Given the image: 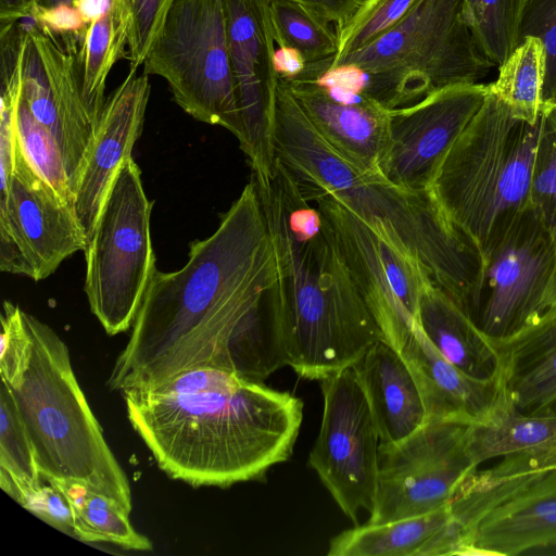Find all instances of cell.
<instances>
[{
    "instance_id": "1",
    "label": "cell",
    "mask_w": 556,
    "mask_h": 556,
    "mask_svg": "<svg viewBox=\"0 0 556 556\" xmlns=\"http://www.w3.org/2000/svg\"><path fill=\"white\" fill-rule=\"evenodd\" d=\"M188 256L179 270L154 271L109 377L112 390L150 389L198 367L263 382L283 366L266 304L274 245L252 179Z\"/></svg>"
},
{
    "instance_id": "2",
    "label": "cell",
    "mask_w": 556,
    "mask_h": 556,
    "mask_svg": "<svg viewBox=\"0 0 556 556\" xmlns=\"http://www.w3.org/2000/svg\"><path fill=\"white\" fill-rule=\"evenodd\" d=\"M122 394L160 469L193 486L264 478L291 456L303 419L298 396L217 368L199 389Z\"/></svg>"
},
{
    "instance_id": "3",
    "label": "cell",
    "mask_w": 556,
    "mask_h": 556,
    "mask_svg": "<svg viewBox=\"0 0 556 556\" xmlns=\"http://www.w3.org/2000/svg\"><path fill=\"white\" fill-rule=\"evenodd\" d=\"M274 139L276 161L306 201L323 194L341 201L382 238L416 260L468 314L483 270V252L446 216L431 190L401 189L346 160L314 127L278 75Z\"/></svg>"
},
{
    "instance_id": "4",
    "label": "cell",
    "mask_w": 556,
    "mask_h": 556,
    "mask_svg": "<svg viewBox=\"0 0 556 556\" xmlns=\"http://www.w3.org/2000/svg\"><path fill=\"white\" fill-rule=\"evenodd\" d=\"M256 189L277 266L266 296L271 334L283 365L320 381L352 367L382 336L323 218L319 229L302 232L274 178Z\"/></svg>"
},
{
    "instance_id": "5",
    "label": "cell",
    "mask_w": 556,
    "mask_h": 556,
    "mask_svg": "<svg viewBox=\"0 0 556 556\" xmlns=\"http://www.w3.org/2000/svg\"><path fill=\"white\" fill-rule=\"evenodd\" d=\"M31 357L12 389L42 480H73L131 511L126 473L109 447L73 370L70 350L47 324L26 313Z\"/></svg>"
},
{
    "instance_id": "6",
    "label": "cell",
    "mask_w": 556,
    "mask_h": 556,
    "mask_svg": "<svg viewBox=\"0 0 556 556\" xmlns=\"http://www.w3.org/2000/svg\"><path fill=\"white\" fill-rule=\"evenodd\" d=\"M541 129L516 118L489 89L484 103L440 164L431 191L446 216L484 254L529 205Z\"/></svg>"
},
{
    "instance_id": "7",
    "label": "cell",
    "mask_w": 556,
    "mask_h": 556,
    "mask_svg": "<svg viewBox=\"0 0 556 556\" xmlns=\"http://www.w3.org/2000/svg\"><path fill=\"white\" fill-rule=\"evenodd\" d=\"M342 64L361 67L367 76L364 93L389 111L478 83L495 66L464 18L463 0H420L368 45L334 61L306 64L300 77L313 79Z\"/></svg>"
},
{
    "instance_id": "8",
    "label": "cell",
    "mask_w": 556,
    "mask_h": 556,
    "mask_svg": "<svg viewBox=\"0 0 556 556\" xmlns=\"http://www.w3.org/2000/svg\"><path fill=\"white\" fill-rule=\"evenodd\" d=\"M197 121L243 138L224 0H174L143 61Z\"/></svg>"
},
{
    "instance_id": "9",
    "label": "cell",
    "mask_w": 556,
    "mask_h": 556,
    "mask_svg": "<svg viewBox=\"0 0 556 556\" xmlns=\"http://www.w3.org/2000/svg\"><path fill=\"white\" fill-rule=\"evenodd\" d=\"M153 201L132 156L118 169L86 249L85 291L105 332L134 324L155 267L150 235Z\"/></svg>"
},
{
    "instance_id": "10",
    "label": "cell",
    "mask_w": 556,
    "mask_h": 556,
    "mask_svg": "<svg viewBox=\"0 0 556 556\" xmlns=\"http://www.w3.org/2000/svg\"><path fill=\"white\" fill-rule=\"evenodd\" d=\"M555 304L556 240L528 205L484 254L468 316L490 340H501Z\"/></svg>"
},
{
    "instance_id": "11",
    "label": "cell",
    "mask_w": 556,
    "mask_h": 556,
    "mask_svg": "<svg viewBox=\"0 0 556 556\" xmlns=\"http://www.w3.org/2000/svg\"><path fill=\"white\" fill-rule=\"evenodd\" d=\"M458 555H518L556 546V467L477 484L450 503Z\"/></svg>"
},
{
    "instance_id": "12",
    "label": "cell",
    "mask_w": 556,
    "mask_h": 556,
    "mask_svg": "<svg viewBox=\"0 0 556 556\" xmlns=\"http://www.w3.org/2000/svg\"><path fill=\"white\" fill-rule=\"evenodd\" d=\"M468 426L427 421L396 443H380L376 496L367 522L381 523L448 506L479 468L469 452Z\"/></svg>"
},
{
    "instance_id": "13",
    "label": "cell",
    "mask_w": 556,
    "mask_h": 556,
    "mask_svg": "<svg viewBox=\"0 0 556 556\" xmlns=\"http://www.w3.org/2000/svg\"><path fill=\"white\" fill-rule=\"evenodd\" d=\"M311 202L319 211L382 341L394 349L418 321L426 270L338 199L323 194Z\"/></svg>"
},
{
    "instance_id": "14",
    "label": "cell",
    "mask_w": 556,
    "mask_h": 556,
    "mask_svg": "<svg viewBox=\"0 0 556 556\" xmlns=\"http://www.w3.org/2000/svg\"><path fill=\"white\" fill-rule=\"evenodd\" d=\"M324 409L308 464L343 514L357 525L374 507L379 432L352 367L320 380Z\"/></svg>"
},
{
    "instance_id": "15",
    "label": "cell",
    "mask_w": 556,
    "mask_h": 556,
    "mask_svg": "<svg viewBox=\"0 0 556 556\" xmlns=\"http://www.w3.org/2000/svg\"><path fill=\"white\" fill-rule=\"evenodd\" d=\"M85 248L73 204L33 168L17 141L10 186L0 197V270L39 281Z\"/></svg>"
},
{
    "instance_id": "16",
    "label": "cell",
    "mask_w": 556,
    "mask_h": 556,
    "mask_svg": "<svg viewBox=\"0 0 556 556\" xmlns=\"http://www.w3.org/2000/svg\"><path fill=\"white\" fill-rule=\"evenodd\" d=\"M229 53L241 114L239 142L252 180L268 188L275 167V89L271 65L276 47L265 0H224Z\"/></svg>"
},
{
    "instance_id": "17",
    "label": "cell",
    "mask_w": 556,
    "mask_h": 556,
    "mask_svg": "<svg viewBox=\"0 0 556 556\" xmlns=\"http://www.w3.org/2000/svg\"><path fill=\"white\" fill-rule=\"evenodd\" d=\"M77 50L61 43L35 20L24 27L21 94L34 117L55 139L74 197L97 127L79 90Z\"/></svg>"
},
{
    "instance_id": "18",
    "label": "cell",
    "mask_w": 556,
    "mask_h": 556,
    "mask_svg": "<svg viewBox=\"0 0 556 556\" xmlns=\"http://www.w3.org/2000/svg\"><path fill=\"white\" fill-rule=\"evenodd\" d=\"M488 93L489 85H456L413 105L389 111L390 139L380 175L404 190H431L444 156L481 109Z\"/></svg>"
},
{
    "instance_id": "19",
    "label": "cell",
    "mask_w": 556,
    "mask_h": 556,
    "mask_svg": "<svg viewBox=\"0 0 556 556\" xmlns=\"http://www.w3.org/2000/svg\"><path fill=\"white\" fill-rule=\"evenodd\" d=\"M149 96L148 75L131 67L105 100L74 197L86 247L118 169L140 137Z\"/></svg>"
},
{
    "instance_id": "20",
    "label": "cell",
    "mask_w": 556,
    "mask_h": 556,
    "mask_svg": "<svg viewBox=\"0 0 556 556\" xmlns=\"http://www.w3.org/2000/svg\"><path fill=\"white\" fill-rule=\"evenodd\" d=\"M394 350L417 383L427 421L481 424L505 399L501 379L480 380L458 369L433 346L418 324Z\"/></svg>"
},
{
    "instance_id": "21",
    "label": "cell",
    "mask_w": 556,
    "mask_h": 556,
    "mask_svg": "<svg viewBox=\"0 0 556 556\" xmlns=\"http://www.w3.org/2000/svg\"><path fill=\"white\" fill-rule=\"evenodd\" d=\"M285 80L329 144L362 170L381 176L379 167L390 139L389 110L365 93L343 102L311 79Z\"/></svg>"
},
{
    "instance_id": "22",
    "label": "cell",
    "mask_w": 556,
    "mask_h": 556,
    "mask_svg": "<svg viewBox=\"0 0 556 556\" xmlns=\"http://www.w3.org/2000/svg\"><path fill=\"white\" fill-rule=\"evenodd\" d=\"M490 341L513 407L525 415L556 417V304L518 332Z\"/></svg>"
},
{
    "instance_id": "23",
    "label": "cell",
    "mask_w": 556,
    "mask_h": 556,
    "mask_svg": "<svg viewBox=\"0 0 556 556\" xmlns=\"http://www.w3.org/2000/svg\"><path fill=\"white\" fill-rule=\"evenodd\" d=\"M382 444L396 443L427 422L417 383L401 355L383 341L353 366Z\"/></svg>"
},
{
    "instance_id": "24",
    "label": "cell",
    "mask_w": 556,
    "mask_h": 556,
    "mask_svg": "<svg viewBox=\"0 0 556 556\" xmlns=\"http://www.w3.org/2000/svg\"><path fill=\"white\" fill-rule=\"evenodd\" d=\"M458 535L450 505L414 517L358 526L330 540L329 556L457 555Z\"/></svg>"
},
{
    "instance_id": "25",
    "label": "cell",
    "mask_w": 556,
    "mask_h": 556,
    "mask_svg": "<svg viewBox=\"0 0 556 556\" xmlns=\"http://www.w3.org/2000/svg\"><path fill=\"white\" fill-rule=\"evenodd\" d=\"M417 324L453 365L480 380L500 379V357L491 341L425 271Z\"/></svg>"
},
{
    "instance_id": "26",
    "label": "cell",
    "mask_w": 556,
    "mask_h": 556,
    "mask_svg": "<svg viewBox=\"0 0 556 556\" xmlns=\"http://www.w3.org/2000/svg\"><path fill=\"white\" fill-rule=\"evenodd\" d=\"M130 17L124 0H109L105 10L88 24L75 53V70L84 103L98 124L105 103L110 71L128 46Z\"/></svg>"
},
{
    "instance_id": "27",
    "label": "cell",
    "mask_w": 556,
    "mask_h": 556,
    "mask_svg": "<svg viewBox=\"0 0 556 556\" xmlns=\"http://www.w3.org/2000/svg\"><path fill=\"white\" fill-rule=\"evenodd\" d=\"M467 442L475 463L556 443V417L525 415L505 397L484 422L469 425Z\"/></svg>"
},
{
    "instance_id": "28",
    "label": "cell",
    "mask_w": 556,
    "mask_h": 556,
    "mask_svg": "<svg viewBox=\"0 0 556 556\" xmlns=\"http://www.w3.org/2000/svg\"><path fill=\"white\" fill-rule=\"evenodd\" d=\"M66 497L74 516L75 538L85 542H108L124 548L150 551V540L135 530L126 514L111 498L73 480H47Z\"/></svg>"
},
{
    "instance_id": "29",
    "label": "cell",
    "mask_w": 556,
    "mask_h": 556,
    "mask_svg": "<svg viewBox=\"0 0 556 556\" xmlns=\"http://www.w3.org/2000/svg\"><path fill=\"white\" fill-rule=\"evenodd\" d=\"M545 53L535 37L522 39L498 66V77L489 84L516 118L535 124L542 110Z\"/></svg>"
},
{
    "instance_id": "30",
    "label": "cell",
    "mask_w": 556,
    "mask_h": 556,
    "mask_svg": "<svg viewBox=\"0 0 556 556\" xmlns=\"http://www.w3.org/2000/svg\"><path fill=\"white\" fill-rule=\"evenodd\" d=\"M42 483L35 448L12 389L0 387V486L15 502Z\"/></svg>"
},
{
    "instance_id": "31",
    "label": "cell",
    "mask_w": 556,
    "mask_h": 556,
    "mask_svg": "<svg viewBox=\"0 0 556 556\" xmlns=\"http://www.w3.org/2000/svg\"><path fill=\"white\" fill-rule=\"evenodd\" d=\"M265 1L276 46L296 49L306 64L337 53L339 43L334 27L314 11L294 1Z\"/></svg>"
},
{
    "instance_id": "32",
    "label": "cell",
    "mask_w": 556,
    "mask_h": 556,
    "mask_svg": "<svg viewBox=\"0 0 556 556\" xmlns=\"http://www.w3.org/2000/svg\"><path fill=\"white\" fill-rule=\"evenodd\" d=\"M528 0H463L464 18L479 48L500 66L518 45V28Z\"/></svg>"
},
{
    "instance_id": "33",
    "label": "cell",
    "mask_w": 556,
    "mask_h": 556,
    "mask_svg": "<svg viewBox=\"0 0 556 556\" xmlns=\"http://www.w3.org/2000/svg\"><path fill=\"white\" fill-rule=\"evenodd\" d=\"M16 131L20 148L33 168L74 206V193L59 146L34 117L22 94L16 113Z\"/></svg>"
},
{
    "instance_id": "34",
    "label": "cell",
    "mask_w": 556,
    "mask_h": 556,
    "mask_svg": "<svg viewBox=\"0 0 556 556\" xmlns=\"http://www.w3.org/2000/svg\"><path fill=\"white\" fill-rule=\"evenodd\" d=\"M529 206L556 240V106H542Z\"/></svg>"
},
{
    "instance_id": "35",
    "label": "cell",
    "mask_w": 556,
    "mask_h": 556,
    "mask_svg": "<svg viewBox=\"0 0 556 556\" xmlns=\"http://www.w3.org/2000/svg\"><path fill=\"white\" fill-rule=\"evenodd\" d=\"M420 0H367L338 36L337 53L325 60L334 61L352 53L399 23Z\"/></svg>"
},
{
    "instance_id": "36",
    "label": "cell",
    "mask_w": 556,
    "mask_h": 556,
    "mask_svg": "<svg viewBox=\"0 0 556 556\" xmlns=\"http://www.w3.org/2000/svg\"><path fill=\"white\" fill-rule=\"evenodd\" d=\"M0 374L11 389H16L28 368L33 341L26 312L17 304L4 301L1 312Z\"/></svg>"
},
{
    "instance_id": "37",
    "label": "cell",
    "mask_w": 556,
    "mask_h": 556,
    "mask_svg": "<svg viewBox=\"0 0 556 556\" xmlns=\"http://www.w3.org/2000/svg\"><path fill=\"white\" fill-rule=\"evenodd\" d=\"M538 38L545 53L542 106H556V0H528L519 23L518 43Z\"/></svg>"
},
{
    "instance_id": "38",
    "label": "cell",
    "mask_w": 556,
    "mask_h": 556,
    "mask_svg": "<svg viewBox=\"0 0 556 556\" xmlns=\"http://www.w3.org/2000/svg\"><path fill=\"white\" fill-rule=\"evenodd\" d=\"M129 13L128 59L131 67L143 64L148 51L163 26L174 0H124Z\"/></svg>"
},
{
    "instance_id": "39",
    "label": "cell",
    "mask_w": 556,
    "mask_h": 556,
    "mask_svg": "<svg viewBox=\"0 0 556 556\" xmlns=\"http://www.w3.org/2000/svg\"><path fill=\"white\" fill-rule=\"evenodd\" d=\"M43 482L27 491L18 504L53 528L75 536L74 516L70 503L56 486Z\"/></svg>"
},
{
    "instance_id": "40",
    "label": "cell",
    "mask_w": 556,
    "mask_h": 556,
    "mask_svg": "<svg viewBox=\"0 0 556 556\" xmlns=\"http://www.w3.org/2000/svg\"><path fill=\"white\" fill-rule=\"evenodd\" d=\"M298 2L330 23L336 33L343 29L367 0H289Z\"/></svg>"
},
{
    "instance_id": "41",
    "label": "cell",
    "mask_w": 556,
    "mask_h": 556,
    "mask_svg": "<svg viewBox=\"0 0 556 556\" xmlns=\"http://www.w3.org/2000/svg\"><path fill=\"white\" fill-rule=\"evenodd\" d=\"M311 80L328 90L364 93L367 76L357 65L342 64L324 72Z\"/></svg>"
},
{
    "instance_id": "42",
    "label": "cell",
    "mask_w": 556,
    "mask_h": 556,
    "mask_svg": "<svg viewBox=\"0 0 556 556\" xmlns=\"http://www.w3.org/2000/svg\"><path fill=\"white\" fill-rule=\"evenodd\" d=\"M271 65L278 76L293 79L303 73L306 62L296 49L277 46L271 52Z\"/></svg>"
},
{
    "instance_id": "43",
    "label": "cell",
    "mask_w": 556,
    "mask_h": 556,
    "mask_svg": "<svg viewBox=\"0 0 556 556\" xmlns=\"http://www.w3.org/2000/svg\"><path fill=\"white\" fill-rule=\"evenodd\" d=\"M31 13L24 0H0V25L16 23Z\"/></svg>"
},
{
    "instance_id": "44",
    "label": "cell",
    "mask_w": 556,
    "mask_h": 556,
    "mask_svg": "<svg viewBox=\"0 0 556 556\" xmlns=\"http://www.w3.org/2000/svg\"><path fill=\"white\" fill-rule=\"evenodd\" d=\"M108 3L109 0H75L73 5L88 25L105 10Z\"/></svg>"
},
{
    "instance_id": "45",
    "label": "cell",
    "mask_w": 556,
    "mask_h": 556,
    "mask_svg": "<svg viewBox=\"0 0 556 556\" xmlns=\"http://www.w3.org/2000/svg\"><path fill=\"white\" fill-rule=\"evenodd\" d=\"M75 0H37L39 8L51 9L62 4L73 5Z\"/></svg>"
},
{
    "instance_id": "46",
    "label": "cell",
    "mask_w": 556,
    "mask_h": 556,
    "mask_svg": "<svg viewBox=\"0 0 556 556\" xmlns=\"http://www.w3.org/2000/svg\"><path fill=\"white\" fill-rule=\"evenodd\" d=\"M24 1H25L26 5L28 7V9L31 13V16H33L35 11L38 8L37 0H24Z\"/></svg>"
}]
</instances>
